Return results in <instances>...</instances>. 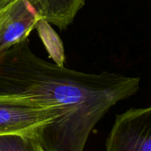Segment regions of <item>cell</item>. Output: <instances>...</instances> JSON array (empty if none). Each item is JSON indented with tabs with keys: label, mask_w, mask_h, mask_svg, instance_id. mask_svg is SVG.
Instances as JSON below:
<instances>
[{
	"label": "cell",
	"mask_w": 151,
	"mask_h": 151,
	"mask_svg": "<svg viewBox=\"0 0 151 151\" xmlns=\"http://www.w3.org/2000/svg\"><path fill=\"white\" fill-rule=\"evenodd\" d=\"M14 0H0V11L4 9L7 5H9Z\"/></svg>",
	"instance_id": "8"
},
{
	"label": "cell",
	"mask_w": 151,
	"mask_h": 151,
	"mask_svg": "<svg viewBox=\"0 0 151 151\" xmlns=\"http://www.w3.org/2000/svg\"><path fill=\"white\" fill-rule=\"evenodd\" d=\"M0 151H45L34 134L0 135Z\"/></svg>",
	"instance_id": "7"
},
{
	"label": "cell",
	"mask_w": 151,
	"mask_h": 151,
	"mask_svg": "<svg viewBox=\"0 0 151 151\" xmlns=\"http://www.w3.org/2000/svg\"><path fill=\"white\" fill-rule=\"evenodd\" d=\"M105 151H151V106L116 116Z\"/></svg>",
	"instance_id": "3"
},
{
	"label": "cell",
	"mask_w": 151,
	"mask_h": 151,
	"mask_svg": "<svg viewBox=\"0 0 151 151\" xmlns=\"http://www.w3.org/2000/svg\"><path fill=\"white\" fill-rule=\"evenodd\" d=\"M65 114L61 108L27 96L0 95V135L34 134L44 148Z\"/></svg>",
	"instance_id": "2"
},
{
	"label": "cell",
	"mask_w": 151,
	"mask_h": 151,
	"mask_svg": "<svg viewBox=\"0 0 151 151\" xmlns=\"http://www.w3.org/2000/svg\"><path fill=\"white\" fill-rule=\"evenodd\" d=\"M140 82L138 77L87 73L50 63L32 51L28 39L0 53V95L27 96L65 113L45 151H84L96 124L135 95Z\"/></svg>",
	"instance_id": "1"
},
{
	"label": "cell",
	"mask_w": 151,
	"mask_h": 151,
	"mask_svg": "<svg viewBox=\"0 0 151 151\" xmlns=\"http://www.w3.org/2000/svg\"><path fill=\"white\" fill-rule=\"evenodd\" d=\"M42 19L30 0H14L0 11V53L27 40Z\"/></svg>",
	"instance_id": "4"
},
{
	"label": "cell",
	"mask_w": 151,
	"mask_h": 151,
	"mask_svg": "<svg viewBox=\"0 0 151 151\" xmlns=\"http://www.w3.org/2000/svg\"><path fill=\"white\" fill-rule=\"evenodd\" d=\"M38 35L44 45L49 57L54 61V63L59 66H65V49L61 39L57 32L52 28L51 24L47 20L42 19L35 26Z\"/></svg>",
	"instance_id": "6"
},
{
	"label": "cell",
	"mask_w": 151,
	"mask_h": 151,
	"mask_svg": "<svg viewBox=\"0 0 151 151\" xmlns=\"http://www.w3.org/2000/svg\"><path fill=\"white\" fill-rule=\"evenodd\" d=\"M41 17L59 29L66 28L84 5V0H30Z\"/></svg>",
	"instance_id": "5"
}]
</instances>
